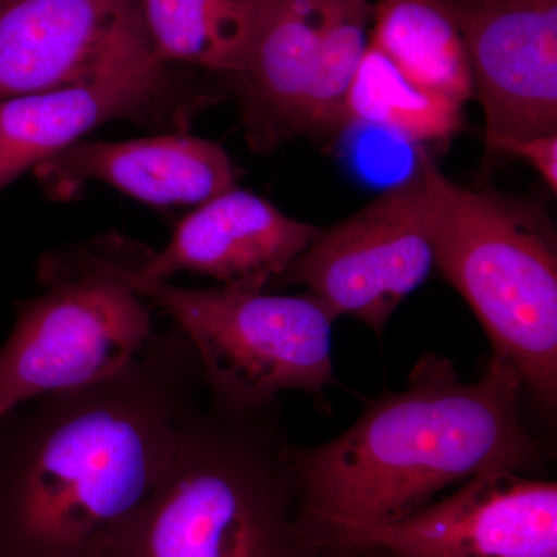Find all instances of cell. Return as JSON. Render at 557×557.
Segmentation results:
<instances>
[{
    "mask_svg": "<svg viewBox=\"0 0 557 557\" xmlns=\"http://www.w3.org/2000/svg\"><path fill=\"white\" fill-rule=\"evenodd\" d=\"M205 392L182 330L127 368L0 417V557H120Z\"/></svg>",
    "mask_w": 557,
    "mask_h": 557,
    "instance_id": "obj_1",
    "label": "cell"
},
{
    "mask_svg": "<svg viewBox=\"0 0 557 557\" xmlns=\"http://www.w3.org/2000/svg\"><path fill=\"white\" fill-rule=\"evenodd\" d=\"M434 265L431 199L420 172L409 185L319 231L271 285H306L336 318H357L381 336Z\"/></svg>",
    "mask_w": 557,
    "mask_h": 557,
    "instance_id": "obj_8",
    "label": "cell"
},
{
    "mask_svg": "<svg viewBox=\"0 0 557 557\" xmlns=\"http://www.w3.org/2000/svg\"><path fill=\"white\" fill-rule=\"evenodd\" d=\"M463 106L417 86L369 42L346 98V121L399 132L418 145L445 141L461 129Z\"/></svg>",
    "mask_w": 557,
    "mask_h": 557,
    "instance_id": "obj_17",
    "label": "cell"
},
{
    "mask_svg": "<svg viewBox=\"0 0 557 557\" xmlns=\"http://www.w3.org/2000/svg\"><path fill=\"white\" fill-rule=\"evenodd\" d=\"M372 17L369 0H256L244 57L228 75L256 148L335 137Z\"/></svg>",
    "mask_w": 557,
    "mask_h": 557,
    "instance_id": "obj_6",
    "label": "cell"
},
{
    "mask_svg": "<svg viewBox=\"0 0 557 557\" xmlns=\"http://www.w3.org/2000/svg\"><path fill=\"white\" fill-rule=\"evenodd\" d=\"M67 256L123 282L170 314L196 351L205 388L219 401L260 409L276 405L282 392L322 398L325 388L338 383L332 351L338 318L313 293L178 287L139 273L106 240Z\"/></svg>",
    "mask_w": 557,
    "mask_h": 557,
    "instance_id": "obj_5",
    "label": "cell"
},
{
    "mask_svg": "<svg viewBox=\"0 0 557 557\" xmlns=\"http://www.w3.org/2000/svg\"><path fill=\"white\" fill-rule=\"evenodd\" d=\"M369 42L417 86L463 106L474 97L471 62L445 0H379Z\"/></svg>",
    "mask_w": 557,
    "mask_h": 557,
    "instance_id": "obj_15",
    "label": "cell"
},
{
    "mask_svg": "<svg viewBox=\"0 0 557 557\" xmlns=\"http://www.w3.org/2000/svg\"><path fill=\"white\" fill-rule=\"evenodd\" d=\"M212 97L152 61L116 78L0 100V190L110 121L186 127Z\"/></svg>",
    "mask_w": 557,
    "mask_h": 557,
    "instance_id": "obj_12",
    "label": "cell"
},
{
    "mask_svg": "<svg viewBox=\"0 0 557 557\" xmlns=\"http://www.w3.org/2000/svg\"><path fill=\"white\" fill-rule=\"evenodd\" d=\"M152 61L139 0H0V100L89 86Z\"/></svg>",
    "mask_w": 557,
    "mask_h": 557,
    "instance_id": "obj_9",
    "label": "cell"
},
{
    "mask_svg": "<svg viewBox=\"0 0 557 557\" xmlns=\"http://www.w3.org/2000/svg\"><path fill=\"white\" fill-rule=\"evenodd\" d=\"M487 148L525 160L547 183L553 194L557 190V134L534 135L525 138L497 139Z\"/></svg>",
    "mask_w": 557,
    "mask_h": 557,
    "instance_id": "obj_19",
    "label": "cell"
},
{
    "mask_svg": "<svg viewBox=\"0 0 557 557\" xmlns=\"http://www.w3.org/2000/svg\"><path fill=\"white\" fill-rule=\"evenodd\" d=\"M435 265L485 330L493 357L522 380L545 416L557 406V248L536 208L461 188L421 161Z\"/></svg>",
    "mask_w": 557,
    "mask_h": 557,
    "instance_id": "obj_4",
    "label": "cell"
},
{
    "mask_svg": "<svg viewBox=\"0 0 557 557\" xmlns=\"http://www.w3.org/2000/svg\"><path fill=\"white\" fill-rule=\"evenodd\" d=\"M319 231L236 186L186 215L163 251L127 245L119 237L109 242L148 277L168 281L185 271L215 278L223 287L265 292Z\"/></svg>",
    "mask_w": 557,
    "mask_h": 557,
    "instance_id": "obj_13",
    "label": "cell"
},
{
    "mask_svg": "<svg viewBox=\"0 0 557 557\" xmlns=\"http://www.w3.org/2000/svg\"><path fill=\"white\" fill-rule=\"evenodd\" d=\"M336 149L358 182L394 190L420 175L426 149L399 132L362 120H347L336 132Z\"/></svg>",
    "mask_w": 557,
    "mask_h": 557,
    "instance_id": "obj_18",
    "label": "cell"
},
{
    "mask_svg": "<svg viewBox=\"0 0 557 557\" xmlns=\"http://www.w3.org/2000/svg\"><path fill=\"white\" fill-rule=\"evenodd\" d=\"M256 0H139L160 61L231 75L255 17Z\"/></svg>",
    "mask_w": 557,
    "mask_h": 557,
    "instance_id": "obj_16",
    "label": "cell"
},
{
    "mask_svg": "<svg viewBox=\"0 0 557 557\" xmlns=\"http://www.w3.org/2000/svg\"><path fill=\"white\" fill-rule=\"evenodd\" d=\"M293 446L278 403L234 408L205 388L120 557H317Z\"/></svg>",
    "mask_w": 557,
    "mask_h": 557,
    "instance_id": "obj_3",
    "label": "cell"
},
{
    "mask_svg": "<svg viewBox=\"0 0 557 557\" xmlns=\"http://www.w3.org/2000/svg\"><path fill=\"white\" fill-rule=\"evenodd\" d=\"M343 549L391 557H557V483L490 469L409 518L348 539Z\"/></svg>",
    "mask_w": 557,
    "mask_h": 557,
    "instance_id": "obj_10",
    "label": "cell"
},
{
    "mask_svg": "<svg viewBox=\"0 0 557 557\" xmlns=\"http://www.w3.org/2000/svg\"><path fill=\"white\" fill-rule=\"evenodd\" d=\"M519 373L491 357L463 383L450 359L424 354L401 392H384L339 437L293 446L300 507L319 549L392 525L490 469L536 471L544 446L520 418Z\"/></svg>",
    "mask_w": 557,
    "mask_h": 557,
    "instance_id": "obj_2",
    "label": "cell"
},
{
    "mask_svg": "<svg viewBox=\"0 0 557 557\" xmlns=\"http://www.w3.org/2000/svg\"><path fill=\"white\" fill-rule=\"evenodd\" d=\"M44 295L16 304L0 348V417L32 399L98 383L131 364L152 336L145 299L123 282L54 252Z\"/></svg>",
    "mask_w": 557,
    "mask_h": 557,
    "instance_id": "obj_7",
    "label": "cell"
},
{
    "mask_svg": "<svg viewBox=\"0 0 557 557\" xmlns=\"http://www.w3.org/2000/svg\"><path fill=\"white\" fill-rule=\"evenodd\" d=\"M51 188L94 180L149 205H201L236 188L239 168L219 143L186 134L131 139H79L35 168Z\"/></svg>",
    "mask_w": 557,
    "mask_h": 557,
    "instance_id": "obj_14",
    "label": "cell"
},
{
    "mask_svg": "<svg viewBox=\"0 0 557 557\" xmlns=\"http://www.w3.org/2000/svg\"><path fill=\"white\" fill-rule=\"evenodd\" d=\"M497 139L557 134V0H445Z\"/></svg>",
    "mask_w": 557,
    "mask_h": 557,
    "instance_id": "obj_11",
    "label": "cell"
}]
</instances>
